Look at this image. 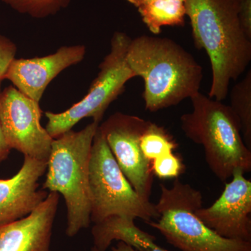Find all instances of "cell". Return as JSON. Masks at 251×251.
Returning a JSON list of instances; mask_svg holds the SVG:
<instances>
[{
  "label": "cell",
  "instance_id": "cell-24",
  "mask_svg": "<svg viewBox=\"0 0 251 251\" xmlns=\"http://www.w3.org/2000/svg\"><path fill=\"white\" fill-rule=\"evenodd\" d=\"M92 251H97V249H94V248L93 247L92 249Z\"/></svg>",
  "mask_w": 251,
  "mask_h": 251
},
{
  "label": "cell",
  "instance_id": "cell-10",
  "mask_svg": "<svg viewBox=\"0 0 251 251\" xmlns=\"http://www.w3.org/2000/svg\"><path fill=\"white\" fill-rule=\"evenodd\" d=\"M244 174L240 168L234 170L220 197L196 214L221 237L251 242V181Z\"/></svg>",
  "mask_w": 251,
  "mask_h": 251
},
{
  "label": "cell",
  "instance_id": "cell-3",
  "mask_svg": "<svg viewBox=\"0 0 251 251\" xmlns=\"http://www.w3.org/2000/svg\"><path fill=\"white\" fill-rule=\"evenodd\" d=\"M193 110L180 117L181 128L193 143L201 145L209 169L221 181L234 170L251 171V150L241 133L237 117L229 105L198 92L191 99Z\"/></svg>",
  "mask_w": 251,
  "mask_h": 251
},
{
  "label": "cell",
  "instance_id": "cell-13",
  "mask_svg": "<svg viewBox=\"0 0 251 251\" xmlns=\"http://www.w3.org/2000/svg\"><path fill=\"white\" fill-rule=\"evenodd\" d=\"M59 200L50 192L25 217L0 226V251H50Z\"/></svg>",
  "mask_w": 251,
  "mask_h": 251
},
{
  "label": "cell",
  "instance_id": "cell-6",
  "mask_svg": "<svg viewBox=\"0 0 251 251\" xmlns=\"http://www.w3.org/2000/svg\"><path fill=\"white\" fill-rule=\"evenodd\" d=\"M89 186L94 224L112 216L147 223L158 218L155 204L142 198L122 173L99 127L91 150Z\"/></svg>",
  "mask_w": 251,
  "mask_h": 251
},
{
  "label": "cell",
  "instance_id": "cell-20",
  "mask_svg": "<svg viewBox=\"0 0 251 251\" xmlns=\"http://www.w3.org/2000/svg\"><path fill=\"white\" fill-rule=\"evenodd\" d=\"M17 47L12 41L0 34V92L1 82L5 80L6 73L16 57Z\"/></svg>",
  "mask_w": 251,
  "mask_h": 251
},
{
  "label": "cell",
  "instance_id": "cell-21",
  "mask_svg": "<svg viewBox=\"0 0 251 251\" xmlns=\"http://www.w3.org/2000/svg\"><path fill=\"white\" fill-rule=\"evenodd\" d=\"M239 17L244 31L251 39V0H238Z\"/></svg>",
  "mask_w": 251,
  "mask_h": 251
},
{
  "label": "cell",
  "instance_id": "cell-19",
  "mask_svg": "<svg viewBox=\"0 0 251 251\" xmlns=\"http://www.w3.org/2000/svg\"><path fill=\"white\" fill-rule=\"evenodd\" d=\"M153 175L161 179H176L183 173L185 166L181 158L170 153L156 158L151 162Z\"/></svg>",
  "mask_w": 251,
  "mask_h": 251
},
{
  "label": "cell",
  "instance_id": "cell-18",
  "mask_svg": "<svg viewBox=\"0 0 251 251\" xmlns=\"http://www.w3.org/2000/svg\"><path fill=\"white\" fill-rule=\"evenodd\" d=\"M21 14L36 19L54 16L66 9L72 0H0Z\"/></svg>",
  "mask_w": 251,
  "mask_h": 251
},
{
  "label": "cell",
  "instance_id": "cell-15",
  "mask_svg": "<svg viewBox=\"0 0 251 251\" xmlns=\"http://www.w3.org/2000/svg\"><path fill=\"white\" fill-rule=\"evenodd\" d=\"M133 5L149 30L159 34L166 26L183 27L185 25V0H126Z\"/></svg>",
  "mask_w": 251,
  "mask_h": 251
},
{
  "label": "cell",
  "instance_id": "cell-14",
  "mask_svg": "<svg viewBox=\"0 0 251 251\" xmlns=\"http://www.w3.org/2000/svg\"><path fill=\"white\" fill-rule=\"evenodd\" d=\"M135 219L125 216H112L92 229L94 248L106 251L113 241L123 242L137 251H170L156 244V239L135 226Z\"/></svg>",
  "mask_w": 251,
  "mask_h": 251
},
{
  "label": "cell",
  "instance_id": "cell-7",
  "mask_svg": "<svg viewBox=\"0 0 251 251\" xmlns=\"http://www.w3.org/2000/svg\"><path fill=\"white\" fill-rule=\"evenodd\" d=\"M130 40L126 33L115 31L110 52L99 64L100 71L85 97L60 113L45 112L48 119L45 128L51 138L54 139L72 130L82 119L92 117L93 122L100 124L110 104L125 91L126 82L135 77L126 59Z\"/></svg>",
  "mask_w": 251,
  "mask_h": 251
},
{
  "label": "cell",
  "instance_id": "cell-9",
  "mask_svg": "<svg viewBox=\"0 0 251 251\" xmlns=\"http://www.w3.org/2000/svg\"><path fill=\"white\" fill-rule=\"evenodd\" d=\"M150 122L117 112L99 126L122 173L135 191L148 201L153 173L151 163L144 156L140 143Z\"/></svg>",
  "mask_w": 251,
  "mask_h": 251
},
{
  "label": "cell",
  "instance_id": "cell-4",
  "mask_svg": "<svg viewBox=\"0 0 251 251\" xmlns=\"http://www.w3.org/2000/svg\"><path fill=\"white\" fill-rule=\"evenodd\" d=\"M99 126L93 122L80 131L69 130L52 141L43 189L60 193L65 200L66 233L69 237L90 225L89 169L92 143Z\"/></svg>",
  "mask_w": 251,
  "mask_h": 251
},
{
  "label": "cell",
  "instance_id": "cell-1",
  "mask_svg": "<svg viewBox=\"0 0 251 251\" xmlns=\"http://www.w3.org/2000/svg\"><path fill=\"white\" fill-rule=\"evenodd\" d=\"M195 46L205 50L212 71L209 98L223 101L229 85L251 61V39L243 29L238 0H185Z\"/></svg>",
  "mask_w": 251,
  "mask_h": 251
},
{
  "label": "cell",
  "instance_id": "cell-23",
  "mask_svg": "<svg viewBox=\"0 0 251 251\" xmlns=\"http://www.w3.org/2000/svg\"><path fill=\"white\" fill-rule=\"evenodd\" d=\"M111 251H137L128 244L123 242H119L115 247H112Z\"/></svg>",
  "mask_w": 251,
  "mask_h": 251
},
{
  "label": "cell",
  "instance_id": "cell-5",
  "mask_svg": "<svg viewBox=\"0 0 251 251\" xmlns=\"http://www.w3.org/2000/svg\"><path fill=\"white\" fill-rule=\"evenodd\" d=\"M160 186L161 196L155 204L158 218L147 224L168 244L181 251H251V242L221 237L196 216L203 203L199 190L178 178L171 188Z\"/></svg>",
  "mask_w": 251,
  "mask_h": 251
},
{
  "label": "cell",
  "instance_id": "cell-12",
  "mask_svg": "<svg viewBox=\"0 0 251 251\" xmlns=\"http://www.w3.org/2000/svg\"><path fill=\"white\" fill-rule=\"evenodd\" d=\"M46 169L47 161L25 156L14 176L0 179V226L25 217L47 198L49 193L39 189V180Z\"/></svg>",
  "mask_w": 251,
  "mask_h": 251
},
{
  "label": "cell",
  "instance_id": "cell-2",
  "mask_svg": "<svg viewBox=\"0 0 251 251\" xmlns=\"http://www.w3.org/2000/svg\"><path fill=\"white\" fill-rule=\"evenodd\" d=\"M126 59L135 77L144 81L148 111L175 106L200 92L202 66L173 39L147 35L131 39Z\"/></svg>",
  "mask_w": 251,
  "mask_h": 251
},
{
  "label": "cell",
  "instance_id": "cell-8",
  "mask_svg": "<svg viewBox=\"0 0 251 251\" xmlns=\"http://www.w3.org/2000/svg\"><path fill=\"white\" fill-rule=\"evenodd\" d=\"M41 117L39 103L14 86L0 92V125L10 148L48 162L53 138L41 126Z\"/></svg>",
  "mask_w": 251,
  "mask_h": 251
},
{
  "label": "cell",
  "instance_id": "cell-16",
  "mask_svg": "<svg viewBox=\"0 0 251 251\" xmlns=\"http://www.w3.org/2000/svg\"><path fill=\"white\" fill-rule=\"evenodd\" d=\"M229 108L237 117L244 143L251 150V71L236 83L230 92Z\"/></svg>",
  "mask_w": 251,
  "mask_h": 251
},
{
  "label": "cell",
  "instance_id": "cell-17",
  "mask_svg": "<svg viewBox=\"0 0 251 251\" xmlns=\"http://www.w3.org/2000/svg\"><path fill=\"white\" fill-rule=\"evenodd\" d=\"M140 145L144 156L151 163L158 157L173 153L178 147L164 127L151 122L142 135Z\"/></svg>",
  "mask_w": 251,
  "mask_h": 251
},
{
  "label": "cell",
  "instance_id": "cell-22",
  "mask_svg": "<svg viewBox=\"0 0 251 251\" xmlns=\"http://www.w3.org/2000/svg\"><path fill=\"white\" fill-rule=\"evenodd\" d=\"M11 150L0 125V164L8 158Z\"/></svg>",
  "mask_w": 251,
  "mask_h": 251
},
{
  "label": "cell",
  "instance_id": "cell-11",
  "mask_svg": "<svg viewBox=\"0 0 251 251\" xmlns=\"http://www.w3.org/2000/svg\"><path fill=\"white\" fill-rule=\"evenodd\" d=\"M85 45L62 46L54 53L31 59H16L11 62L5 80L38 103L50 83L60 73L85 58Z\"/></svg>",
  "mask_w": 251,
  "mask_h": 251
}]
</instances>
